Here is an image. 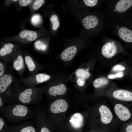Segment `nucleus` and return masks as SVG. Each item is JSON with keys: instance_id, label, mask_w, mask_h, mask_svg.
Instances as JSON below:
<instances>
[{"instance_id": "nucleus-1", "label": "nucleus", "mask_w": 132, "mask_h": 132, "mask_svg": "<svg viewBox=\"0 0 132 132\" xmlns=\"http://www.w3.org/2000/svg\"><path fill=\"white\" fill-rule=\"evenodd\" d=\"M3 116L10 122L18 123L31 119L33 113L30 107L26 105L13 102L7 106Z\"/></svg>"}, {"instance_id": "nucleus-2", "label": "nucleus", "mask_w": 132, "mask_h": 132, "mask_svg": "<svg viewBox=\"0 0 132 132\" xmlns=\"http://www.w3.org/2000/svg\"><path fill=\"white\" fill-rule=\"evenodd\" d=\"M12 80L9 74H5L0 77V96L7 102H13L21 90L17 85L12 84Z\"/></svg>"}, {"instance_id": "nucleus-3", "label": "nucleus", "mask_w": 132, "mask_h": 132, "mask_svg": "<svg viewBox=\"0 0 132 132\" xmlns=\"http://www.w3.org/2000/svg\"><path fill=\"white\" fill-rule=\"evenodd\" d=\"M34 92V89L31 88L20 90L14 101L26 105L34 103L37 101Z\"/></svg>"}, {"instance_id": "nucleus-4", "label": "nucleus", "mask_w": 132, "mask_h": 132, "mask_svg": "<svg viewBox=\"0 0 132 132\" xmlns=\"http://www.w3.org/2000/svg\"><path fill=\"white\" fill-rule=\"evenodd\" d=\"M38 36V34L36 31L24 29L14 36L3 38L7 41H12L24 42H30L36 40Z\"/></svg>"}, {"instance_id": "nucleus-5", "label": "nucleus", "mask_w": 132, "mask_h": 132, "mask_svg": "<svg viewBox=\"0 0 132 132\" xmlns=\"http://www.w3.org/2000/svg\"><path fill=\"white\" fill-rule=\"evenodd\" d=\"M9 132H36L33 123L26 121L9 127Z\"/></svg>"}, {"instance_id": "nucleus-6", "label": "nucleus", "mask_w": 132, "mask_h": 132, "mask_svg": "<svg viewBox=\"0 0 132 132\" xmlns=\"http://www.w3.org/2000/svg\"><path fill=\"white\" fill-rule=\"evenodd\" d=\"M68 105L64 100L60 99L56 100L52 104L50 107V111L54 113L63 112L66 111Z\"/></svg>"}, {"instance_id": "nucleus-7", "label": "nucleus", "mask_w": 132, "mask_h": 132, "mask_svg": "<svg viewBox=\"0 0 132 132\" xmlns=\"http://www.w3.org/2000/svg\"><path fill=\"white\" fill-rule=\"evenodd\" d=\"M114 109L115 114L121 120L125 121L130 118L131 114L129 109L122 105L119 104H116Z\"/></svg>"}, {"instance_id": "nucleus-8", "label": "nucleus", "mask_w": 132, "mask_h": 132, "mask_svg": "<svg viewBox=\"0 0 132 132\" xmlns=\"http://www.w3.org/2000/svg\"><path fill=\"white\" fill-rule=\"evenodd\" d=\"M117 51L116 45L112 43L109 42L104 45L102 48L101 52L105 57L110 58L113 56Z\"/></svg>"}, {"instance_id": "nucleus-9", "label": "nucleus", "mask_w": 132, "mask_h": 132, "mask_svg": "<svg viewBox=\"0 0 132 132\" xmlns=\"http://www.w3.org/2000/svg\"><path fill=\"white\" fill-rule=\"evenodd\" d=\"M102 122L106 124L110 123L113 117L112 113L110 109L104 105L101 106L99 108Z\"/></svg>"}, {"instance_id": "nucleus-10", "label": "nucleus", "mask_w": 132, "mask_h": 132, "mask_svg": "<svg viewBox=\"0 0 132 132\" xmlns=\"http://www.w3.org/2000/svg\"><path fill=\"white\" fill-rule=\"evenodd\" d=\"M113 95L115 98L118 99L126 101L132 100V93L129 91L117 90L113 92Z\"/></svg>"}, {"instance_id": "nucleus-11", "label": "nucleus", "mask_w": 132, "mask_h": 132, "mask_svg": "<svg viewBox=\"0 0 132 132\" xmlns=\"http://www.w3.org/2000/svg\"><path fill=\"white\" fill-rule=\"evenodd\" d=\"M77 51V47L74 46H70L65 49L62 53L61 59L65 61L72 60L76 54Z\"/></svg>"}, {"instance_id": "nucleus-12", "label": "nucleus", "mask_w": 132, "mask_h": 132, "mask_svg": "<svg viewBox=\"0 0 132 132\" xmlns=\"http://www.w3.org/2000/svg\"><path fill=\"white\" fill-rule=\"evenodd\" d=\"M82 22L84 27L87 29H89L96 27L98 23V20L96 16L90 15L85 17Z\"/></svg>"}, {"instance_id": "nucleus-13", "label": "nucleus", "mask_w": 132, "mask_h": 132, "mask_svg": "<svg viewBox=\"0 0 132 132\" xmlns=\"http://www.w3.org/2000/svg\"><path fill=\"white\" fill-rule=\"evenodd\" d=\"M66 90L65 86L64 84H61L50 87L48 89V93L51 96L61 95L65 94Z\"/></svg>"}, {"instance_id": "nucleus-14", "label": "nucleus", "mask_w": 132, "mask_h": 132, "mask_svg": "<svg viewBox=\"0 0 132 132\" xmlns=\"http://www.w3.org/2000/svg\"><path fill=\"white\" fill-rule=\"evenodd\" d=\"M118 33L120 37L123 41L127 42H132V31L131 30L122 27L119 30Z\"/></svg>"}, {"instance_id": "nucleus-15", "label": "nucleus", "mask_w": 132, "mask_h": 132, "mask_svg": "<svg viewBox=\"0 0 132 132\" xmlns=\"http://www.w3.org/2000/svg\"><path fill=\"white\" fill-rule=\"evenodd\" d=\"M83 121L82 116L78 113L73 114L69 120V122L75 128L81 127L83 124Z\"/></svg>"}, {"instance_id": "nucleus-16", "label": "nucleus", "mask_w": 132, "mask_h": 132, "mask_svg": "<svg viewBox=\"0 0 132 132\" xmlns=\"http://www.w3.org/2000/svg\"><path fill=\"white\" fill-rule=\"evenodd\" d=\"M132 5V0H121L116 4L115 9L118 12H122L127 10Z\"/></svg>"}, {"instance_id": "nucleus-17", "label": "nucleus", "mask_w": 132, "mask_h": 132, "mask_svg": "<svg viewBox=\"0 0 132 132\" xmlns=\"http://www.w3.org/2000/svg\"><path fill=\"white\" fill-rule=\"evenodd\" d=\"M14 46L12 43H5L0 49V56H4L11 54L13 52Z\"/></svg>"}, {"instance_id": "nucleus-18", "label": "nucleus", "mask_w": 132, "mask_h": 132, "mask_svg": "<svg viewBox=\"0 0 132 132\" xmlns=\"http://www.w3.org/2000/svg\"><path fill=\"white\" fill-rule=\"evenodd\" d=\"M24 66V60L22 55H18L16 59L14 61L13 63V66L14 69L17 71L22 69Z\"/></svg>"}, {"instance_id": "nucleus-19", "label": "nucleus", "mask_w": 132, "mask_h": 132, "mask_svg": "<svg viewBox=\"0 0 132 132\" xmlns=\"http://www.w3.org/2000/svg\"><path fill=\"white\" fill-rule=\"evenodd\" d=\"M45 3L44 0H33L31 4L29 6L31 12L36 10L40 8Z\"/></svg>"}, {"instance_id": "nucleus-20", "label": "nucleus", "mask_w": 132, "mask_h": 132, "mask_svg": "<svg viewBox=\"0 0 132 132\" xmlns=\"http://www.w3.org/2000/svg\"><path fill=\"white\" fill-rule=\"evenodd\" d=\"M108 80L106 78L103 77L98 78L95 80L93 82V85L96 88L101 87L106 85Z\"/></svg>"}, {"instance_id": "nucleus-21", "label": "nucleus", "mask_w": 132, "mask_h": 132, "mask_svg": "<svg viewBox=\"0 0 132 132\" xmlns=\"http://www.w3.org/2000/svg\"><path fill=\"white\" fill-rule=\"evenodd\" d=\"M25 61L29 71H33L35 68L36 65L31 57L29 55H26L25 57Z\"/></svg>"}, {"instance_id": "nucleus-22", "label": "nucleus", "mask_w": 132, "mask_h": 132, "mask_svg": "<svg viewBox=\"0 0 132 132\" xmlns=\"http://www.w3.org/2000/svg\"><path fill=\"white\" fill-rule=\"evenodd\" d=\"M30 22L31 24L33 26H38L42 22V17L39 14H34L31 18Z\"/></svg>"}, {"instance_id": "nucleus-23", "label": "nucleus", "mask_w": 132, "mask_h": 132, "mask_svg": "<svg viewBox=\"0 0 132 132\" xmlns=\"http://www.w3.org/2000/svg\"><path fill=\"white\" fill-rule=\"evenodd\" d=\"M0 132H9L6 121L2 116L0 115Z\"/></svg>"}, {"instance_id": "nucleus-24", "label": "nucleus", "mask_w": 132, "mask_h": 132, "mask_svg": "<svg viewBox=\"0 0 132 132\" xmlns=\"http://www.w3.org/2000/svg\"><path fill=\"white\" fill-rule=\"evenodd\" d=\"M76 75L78 78L84 79L88 78L90 75V73L86 70L81 68L77 69L76 72Z\"/></svg>"}, {"instance_id": "nucleus-25", "label": "nucleus", "mask_w": 132, "mask_h": 132, "mask_svg": "<svg viewBox=\"0 0 132 132\" xmlns=\"http://www.w3.org/2000/svg\"><path fill=\"white\" fill-rule=\"evenodd\" d=\"M34 44L35 48L38 50L44 51L47 48V45L40 40L36 41Z\"/></svg>"}, {"instance_id": "nucleus-26", "label": "nucleus", "mask_w": 132, "mask_h": 132, "mask_svg": "<svg viewBox=\"0 0 132 132\" xmlns=\"http://www.w3.org/2000/svg\"><path fill=\"white\" fill-rule=\"evenodd\" d=\"M50 76L48 75L44 74H39L36 76V79L39 83H42L49 79Z\"/></svg>"}, {"instance_id": "nucleus-27", "label": "nucleus", "mask_w": 132, "mask_h": 132, "mask_svg": "<svg viewBox=\"0 0 132 132\" xmlns=\"http://www.w3.org/2000/svg\"><path fill=\"white\" fill-rule=\"evenodd\" d=\"M50 19L53 24V29L54 30H56L59 27L60 24L57 16L54 15L50 18Z\"/></svg>"}, {"instance_id": "nucleus-28", "label": "nucleus", "mask_w": 132, "mask_h": 132, "mask_svg": "<svg viewBox=\"0 0 132 132\" xmlns=\"http://www.w3.org/2000/svg\"><path fill=\"white\" fill-rule=\"evenodd\" d=\"M6 101L1 96H0V114L3 113L5 109Z\"/></svg>"}, {"instance_id": "nucleus-29", "label": "nucleus", "mask_w": 132, "mask_h": 132, "mask_svg": "<svg viewBox=\"0 0 132 132\" xmlns=\"http://www.w3.org/2000/svg\"><path fill=\"white\" fill-rule=\"evenodd\" d=\"M32 0H20L18 2L19 5L22 7L30 5L33 1Z\"/></svg>"}, {"instance_id": "nucleus-30", "label": "nucleus", "mask_w": 132, "mask_h": 132, "mask_svg": "<svg viewBox=\"0 0 132 132\" xmlns=\"http://www.w3.org/2000/svg\"><path fill=\"white\" fill-rule=\"evenodd\" d=\"M83 1L87 5L91 7L95 6L98 2L97 0H84Z\"/></svg>"}, {"instance_id": "nucleus-31", "label": "nucleus", "mask_w": 132, "mask_h": 132, "mask_svg": "<svg viewBox=\"0 0 132 132\" xmlns=\"http://www.w3.org/2000/svg\"><path fill=\"white\" fill-rule=\"evenodd\" d=\"M125 68L121 65H118L115 66L113 68L112 70L115 71H121L124 70Z\"/></svg>"}, {"instance_id": "nucleus-32", "label": "nucleus", "mask_w": 132, "mask_h": 132, "mask_svg": "<svg viewBox=\"0 0 132 132\" xmlns=\"http://www.w3.org/2000/svg\"><path fill=\"white\" fill-rule=\"evenodd\" d=\"M85 83V79L84 78H78L77 80V84L80 86H83L84 85Z\"/></svg>"}, {"instance_id": "nucleus-33", "label": "nucleus", "mask_w": 132, "mask_h": 132, "mask_svg": "<svg viewBox=\"0 0 132 132\" xmlns=\"http://www.w3.org/2000/svg\"><path fill=\"white\" fill-rule=\"evenodd\" d=\"M18 0H5V5L6 6H9L13 3L18 2Z\"/></svg>"}, {"instance_id": "nucleus-34", "label": "nucleus", "mask_w": 132, "mask_h": 132, "mask_svg": "<svg viewBox=\"0 0 132 132\" xmlns=\"http://www.w3.org/2000/svg\"><path fill=\"white\" fill-rule=\"evenodd\" d=\"M4 72V66L3 64L0 62V77L3 75Z\"/></svg>"}, {"instance_id": "nucleus-35", "label": "nucleus", "mask_w": 132, "mask_h": 132, "mask_svg": "<svg viewBox=\"0 0 132 132\" xmlns=\"http://www.w3.org/2000/svg\"><path fill=\"white\" fill-rule=\"evenodd\" d=\"M126 132H132V125L130 124L128 125L125 129Z\"/></svg>"}, {"instance_id": "nucleus-36", "label": "nucleus", "mask_w": 132, "mask_h": 132, "mask_svg": "<svg viewBox=\"0 0 132 132\" xmlns=\"http://www.w3.org/2000/svg\"><path fill=\"white\" fill-rule=\"evenodd\" d=\"M40 132H50L49 129L46 127L44 126L42 127L40 130Z\"/></svg>"}, {"instance_id": "nucleus-37", "label": "nucleus", "mask_w": 132, "mask_h": 132, "mask_svg": "<svg viewBox=\"0 0 132 132\" xmlns=\"http://www.w3.org/2000/svg\"><path fill=\"white\" fill-rule=\"evenodd\" d=\"M123 73L122 72H119L115 75V77L121 78L122 77L123 75Z\"/></svg>"}, {"instance_id": "nucleus-38", "label": "nucleus", "mask_w": 132, "mask_h": 132, "mask_svg": "<svg viewBox=\"0 0 132 132\" xmlns=\"http://www.w3.org/2000/svg\"><path fill=\"white\" fill-rule=\"evenodd\" d=\"M108 78L110 79H113L115 78V75L110 74L108 76Z\"/></svg>"}, {"instance_id": "nucleus-39", "label": "nucleus", "mask_w": 132, "mask_h": 132, "mask_svg": "<svg viewBox=\"0 0 132 132\" xmlns=\"http://www.w3.org/2000/svg\"></svg>"}]
</instances>
